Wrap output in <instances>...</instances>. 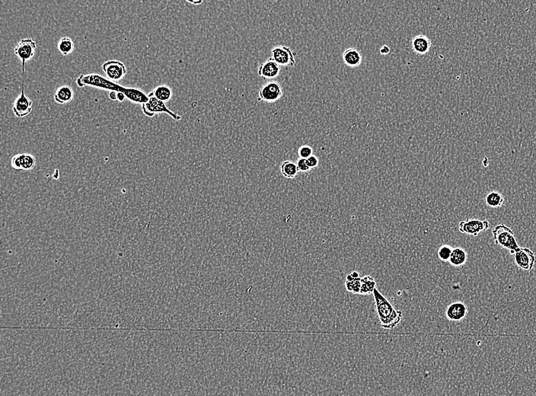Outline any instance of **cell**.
I'll list each match as a JSON object with an SVG mask.
<instances>
[{
	"instance_id": "obj_7",
	"label": "cell",
	"mask_w": 536,
	"mask_h": 396,
	"mask_svg": "<svg viewBox=\"0 0 536 396\" xmlns=\"http://www.w3.org/2000/svg\"><path fill=\"white\" fill-rule=\"evenodd\" d=\"M490 228L489 220H480L477 219H468L460 222L459 225V232L467 235L477 236L481 232L487 231Z\"/></svg>"
},
{
	"instance_id": "obj_8",
	"label": "cell",
	"mask_w": 536,
	"mask_h": 396,
	"mask_svg": "<svg viewBox=\"0 0 536 396\" xmlns=\"http://www.w3.org/2000/svg\"><path fill=\"white\" fill-rule=\"evenodd\" d=\"M271 59L280 67H294L295 65V55L288 46L283 45L274 46L271 51Z\"/></svg>"
},
{
	"instance_id": "obj_10",
	"label": "cell",
	"mask_w": 536,
	"mask_h": 396,
	"mask_svg": "<svg viewBox=\"0 0 536 396\" xmlns=\"http://www.w3.org/2000/svg\"><path fill=\"white\" fill-rule=\"evenodd\" d=\"M103 70L107 76L114 82L121 80L126 73L127 69L124 63L118 61H110L103 64Z\"/></svg>"
},
{
	"instance_id": "obj_22",
	"label": "cell",
	"mask_w": 536,
	"mask_h": 396,
	"mask_svg": "<svg viewBox=\"0 0 536 396\" xmlns=\"http://www.w3.org/2000/svg\"><path fill=\"white\" fill-rule=\"evenodd\" d=\"M376 280L373 277L369 275L364 276L361 277V289H360V294L369 295V294L373 293L374 290L376 288Z\"/></svg>"
},
{
	"instance_id": "obj_3",
	"label": "cell",
	"mask_w": 536,
	"mask_h": 396,
	"mask_svg": "<svg viewBox=\"0 0 536 396\" xmlns=\"http://www.w3.org/2000/svg\"><path fill=\"white\" fill-rule=\"evenodd\" d=\"M492 235L495 244L509 250L510 254L520 249L515 237L514 232L506 225L500 224L495 226L492 230Z\"/></svg>"
},
{
	"instance_id": "obj_26",
	"label": "cell",
	"mask_w": 536,
	"mask_h": 396,
	"mask_svg": "<svg viewBox=\"0 0 536 396\" xmlns=\"http://www.w3.org/2000/svg\"><path fill=\"white\" fill-rule=\"evenodd\" d=\"M312 153H313V150L310 145H303L298 150L299 157L300 159H305V160H307L311 156H312Z\"/></svg>"
},
{
	"instance_id": "obj_17",
	"label": "cell",
	"mask_w": 536,
	"mask_h": 396,
	"mask_svg": "<svg viewBox=\"0 0 536 396\" xmlns=\"http://www.w3.org/2000/svg\"><path fill=\"white\" fill-rule=\"evenodd\" d=\"M345 288L348 292L360 293L361 289V277L357 271L348 274L345 280Z\"/></svg>"
},
{
	"instance_id": "obj_20",
	"label": "cell",
	"mask_w": 536,
	"mask_h": 396,
	"mask_svg": "<svg viewBox=\"0 0 536 396\" xmlns=\"http://www.w3.org/2000/svg\"><path fill=\"white\" fill-rule=\"evenodd\" d=\"M153 95L163 103H168L172 97V89L166 85H160L156 87L153 91Z\"/></svg>"
},
{
	"instance_id": "obj_31",
	"label": "cell",
	"mask_w": 536,
	"mask_h": 396,
	"mask_svg": "<svg viewBox=\"0 0 536 396\" xmlns=\"http://www.w3.org/2000/svg\"><path fill=\"white\" fill-rule=\"evenodd\" d=\"M117 93L118 92H116V91H110V94H109V96H110V97L112 99V100H116Z\"/></svg>"
},
{
	"instance_id": "obj_30",
	"label": "cell",
	"mask_w": 536,
	"mask_h": 396,
	"mask_svg": "<svg viewBox=\"0 0 536 396\" xmlns=\"http://www.w3.org/2000/svg\"><path fill=\"white\" fill-rule=\"evenodd\" d=\"M126 97L123 93L118 92L117 93V99L118 101L124 102L125 100Z\"/></svg>"
},
{
	"instance_id": "obj_15",
	"label": "cell",
	"mask_w": 536,
	"mask_h": 396,
	"mask_svg": "<svg viewBox=\"0 0 536 396\" xmlns=\"http://www.w3.org/2000/svg\"><path fill=\"white\" fill-rule=\"evenodd\" d=\"M412 49L417 55H424L429 52L431 47V41L426 36L420 35L415 36L413 38Z\"/></svg>"
},
{
	"instance_id": "obj_32",
	"label": "cell",
	"mask_w": 536,
	"mask_h": 396,
	"mask_svg": "<svg viewBox=\"0 0 536 396\" xmlns=\"http://www.w3.org/2000/svg\"><path fill=\"white\" fill-rule=\"evenodd\" d=\"M187 3H190V4H193V5L198 6L201 5V4H202L203 1H201V0H200V1H190V0H189V1H187Z\"/></svg>"
},
{
	"instance_id": "obj_11",
	"label": "cell",
	"mask_w": 536,
	"mask_h": 396,
	"mask_svg": "<svg viewBox=\"0 0 536 396\" xmlns=\"http://www.w3.org/2000/svg\"><path fill=\"white\" fill-rule=\"evenodd\" d=\"M22 88L20 95L16 98L13 106V112L18 118H24L28 116L32 111L33 103L31 99L25 94V88Z\"/></svg>"
},
{
	"instance_id": "obj_19",
	"label": "cell",
	"mask_w": 536,
	"mask_h": 396,
	"mask_svg": "<svg viewBox=\"0 0 536 396\" xmlns=\"http://www.w3.org/2000/svg\"><path fill=\"white\" fill-rule=\"evenodd\" d=\"M467 259H468V255L466 252L461 247H456V249H453L449 262L453 266L461 267L466 263Z\"/></svg>"
},
{
	"instance_id": "obj_23",
	"label": "cell",
	"mask_w": 536,
	"mask_h": 396,
	"mask_svg": "<svg viewBox=\"0 0 536 396\" xmlns=\"http://www.w3.org/2000/svg\"><path fill=\"white\" fill-rule=\"evenodd\" d=\"M280 171H281L282 175L286 178H295L299 172L297 164L289 160H286L282 163L280 166Z\"/></svg>"
},
{
	"instance_id": "obj_13",
	"label": "cell",
	"mask_w": 536,
	"mask_h": 396,
	"mask_svg": "<svg viewBox=\"0 0 536 396\" xmlns=\"http://www.w3.org/2000/svg\"><path fill=\"white\" fill-rule=\"evenodd\" d=\"M468 308L462 302H455L447 307L446 315L447 319L451 322H460L466 317Z\"/></svg>"
},
{
	"instance_id": "obj_18",
	"label": "cell",
	"mask_w": 536,
	"mask_h": 396,
	"mask_svg": "<svg viewBox=\"0 0 536 396\" xmlns=\"http://www.w3.org/2000/svg\"><path fill=\"white\" fill-rule=\"evenodd\" d=\"M74 92L73 88L69 85H63L57 89L55 94V99L59 104L64 105L70 103L73 100Z\"/></svg>"
},
{
	"instance_id": "obj_5",
	"label": "cell",
	"mask_w": 536,
	"mask_h": 396,
	"mask_svg": "<svg viewBox=\"0 0 536 396\" xmlns=\"http://www.w3.org/2000/svg\"><path fill=\"white\" fill-rule=\"evenodd\" d=\"M283 95L281 85L275 81H270L264 84L258 93V101L274 103Z\"/></svg>"
},
{
	"instance_id": "obj_1",
	"label": "cell",
	"mask_w": 536,
	"mask_h": 396,
	"mask_svg": "<svg viewBox=\"0 0 536 396\" xmlns=\"http://www.w3.org/2000/svg\"><path fill=\"white\" fill-rule=\"evenodd\" d=\"M372 294L376 303V310L381 326L385 329H394L402 321V311L396 310L377 288L375 289Z\"/></svg>"
},
{
	"instance_id": "obj_28",
	"label": "cell",
	"mask_w": 536,
	"mask_h": 396,
	"mask_svg": "<svg viewBox=\"0 0 536 396\" xmlns=\"http://www.w3.org/2000/svg\"><path fill=\"white\" fill-rule=\"evenodd\" d=\"M306 163H307L309 167L311 169H315V168H316L317 166H318L319 160H318V157L312 155L306 160Z\"/></svg>"
},
{
	"instance_id": "obj_29",
	"label": "cell",
	"mask_w": 536,
	"mask_h": 396,
	"mask_svg": "<svg viewBox=\"0 0 536 396\" xmlns=\"http://www.w3.org/2000/svg\"><path fill=\"white\" fill-rule=\"evenodd\" d=\"M390 53V47L387 45H383L380 48V54L382 55H386Z\"/></svg>"
},
{
	"instance_id": "obj_16",
	"label": "cell",
	"mask_w": 536,
	"mask_h": 396,
	"mask_svg": "<svg viewBox=\"0 0 536 396\" xmlns=\"http://www.w3.org/2000/svg\"><path fill=\"white\" fill-rule=\"evenodd\" d=\"M343 61L347 66L351 68L359 67L363 61L361 53L356 48H348L344 52Z\"/></svg>"
},
{
	"instance_id": "obj_21",
	"label": "cell",
	"mask_w": 536,
	"mask_h": 396,
	"mask_svg": "<svg viewBox=\"0 0 536 396\" xmlns=\"http://www.w3.org/2000/svg\"><path fill=\"white\" fill-rule=\"evenodd\" d=\"M485 203L486 205L491 208H501L504 203V196L500 192H490L486 196Z\"/></svg>"
},
{
	"instance_id": "obj_24",
	"label": "cell",
	"mask_w": 536,
	"mask_h": 396,
	"mask_svg": "<svg viewBox=\"0 0 536 396\" xmlns=\"http://www.w3.org/2000/svg\"><path fill=\"white\" fill-rule=\"evenodd\" d=\"M58 49L60 52L64 56L70 55L74 49V43L70 37H64L61 39L58 43Z\"/></svg>"
},
{
	"instance_id": "obj_25",
	"label": "cell",
	"mask_w": 536,
	"mask_h": 396,
	"mask_svg": "<svg viewBox=\"0 0 536 396\" xmlns=\"http://www.w3.org/2000/svg\"><path fill=\"white\" fill-rule=\"evenodd\" d=\"M453 249L448 244H444L438 250V257L442 262L450 261Z\"/></svg>"
},
{
	"instance_id": "obj_27",
	"label": "cell",
	"mask_w": 536,
	"mask_h": 396,
	"mask_svg": "<svg viewBox=\"0 0 536 396\" xmlns=\"http://www.w3.org/2000/svg\"><path fill=\"white\" fill-rule=\"evenodd\" d=\"M297 168H298L299 172H306L311 170L310 168L309 167L307 163H306V160H305V159H300L297 161Z\"/></svg>"
},
{
	"instance_id": "obj_2",
	"label": "cell",
	"mask_w": 536,
	"mask_h": 396,
	"mask_svg": "<svg viewBox=\"0 0 536 396\" xmlns=\"http://www.w3.org/2000/svg\"><path fill=\"white\" fill-rule=\"evenodd\" d=\"M76 83L79 87L88 85V86L95 87V88H100V89L121 92L124 94L126 89H127V87L123 86V85L117 83L116 82H114L111 79L103 77L100 75H81L78 78Z\"/></svg>"
},
{
	"instance_id": "obj_6",
	"label": "cell",
	"mask_w": 536,
	"mask_h": 396,
	"mask_svg": "<svg viewBox=\"0 0 536 396\" xmlns=\"http://www.w3.org/2000/svg\"><path fill=\"white\" fill-rule=\"evenodd\" d=\"M511 255L514 257V262L518 268L525 271L532 270L536 262V256L531 250L528 247H520Z\"/></svg>"
},
{
	"instance_id": "obj_4",
	"label": "cell",
	"mask_w": 536,
	"mask_h": 396,
	"mask_svg": "<svg viewBox=\"0 0 536 396\" xmlns=\"http://www.w3.org/2000/svg\"><path fill=\"white\" fill-rule=\"evenodd\" d=\"M148 97V102L142 105V112L147 116L154 117L156 114L165 113L172 117L175 121L181 120V116L171 111L166 103L156 98L153 93L150 92Z\"/></svg>"
},
{
	"instance_id": "obj_12",
	"label": "cell",
	"mask_w": 536,
	"mask_h": 396,
	"mask_svg": "<svg viewBox=\"0 0 536 396\" xmlns=\"http://www.w3.org/2000/svg\"><path fill=\"white\" fill-rule=\"evenodd\" d=\"M280 72V67L271 58L262 63L258 67V73L261 77L267 79H275Z\"/></svg>"
},
{
	"instance_id": "obj_14",
	"label": "cell",
	"mask_w": 536,
	"mask_h": 396,
	"mask_svg": "<svg viewBox=\"0 0 536 396\" xmlns=\"http://www.w3.org/2000/svg\"><path fill=\"white\" fill-rule=\"evenodd\" d=\"M11 164L17 170L29 171L35 166L36 160L31 154H18L12 159Z\"/></svg>"
},
{
	"instance_id": "obj_9",
	"label": "cell",
	"mask_w": 536,
	"mask_h": 396,
	"mask_svg": "<svg viewBox=\"0 0 536 396\" xmlns=\"http://www.w3.org/2000/svg\"><path fill=\"white\" fill-rule=\"evenodd\" d=\"M36 47L37 43L31 38L23 39L15 47V54L22 61L23 73H25V63L34 57Z\"/></svg>"
}]
</instances>
